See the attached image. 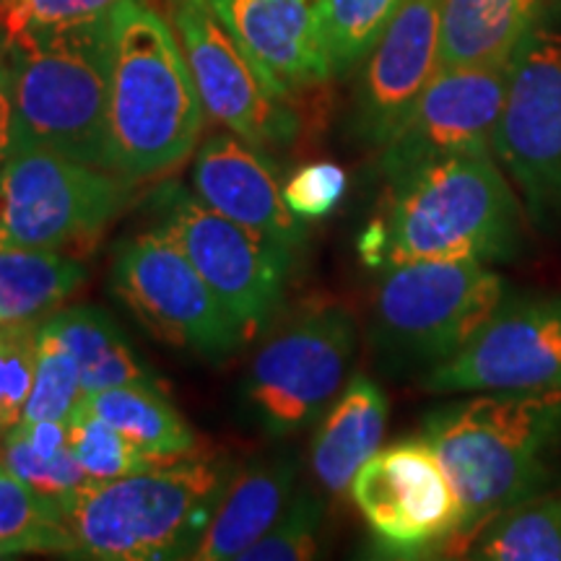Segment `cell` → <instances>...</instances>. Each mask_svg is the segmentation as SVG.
Wrapping results in <instances>:
<instances>
[{
  "label": "cell",
  "instance_id": "1",
  "mask_svg": "<svg viewBox=\"0 0 561 561\" xmlns=\"http://www.w3.org/2000/svg\"><path fill=\"white\" fill-rule=\"evenodd\" d=\"M458 494L455 543L468 546L491 517L561 491V390H491L424 416Z\"/></svg>",
  "mask_w": 561,
  "mask_h": 561
},
{
  "label": "cell",
  "instance_id": "2",
  "mask_svg": "<svg viewBox=\"0 0 561 561\" xmlns=\"http://www.w3.org/2000/svg\"><path fill=\"white\" fill-rule=\"evenodd\" d=\"M523 203L494 153H458L390 182L359 252L382 271L413 261L510 263L523 250Z\"/></svg>",
  "mask_w": 561,
  "mask_h": 561
},
{
  "label": "cell",
  "instance_id": "3",
  "mask_svg": "<svg viewBox=\"0 0 561 561\" xmlns=\"http://www.w3.org/2000/svg\"><path fill=\"white\" fill-rule=\"evenodd\" d=\"M107 30L110 172L161 178L195 151L206 107L172 26L149 0H121Z\"/></svg>",
  "mask_w": 561,
  "mask_h": 561
},
{
  "label": "cell",
  "instance_id": "4",
  "mask_svg": "<svg viewBox=\"0 0 561 561\" xmlns=\"http://www.w3.org/2000/svg\"><path fill=\"white\" fill-rule=\"evenodd\" d=\"M234 468L187 455L112 481H87L60 502L66 553L91 561L191 559Z\"/></svg>",
  "mask_w": 561,
  "mask_h": 561
},
{
  "label": "cell",
  "instance_id": "5",
  "mask_svg": "<svg viewBox=\"0 0 561 561\" xmlns=\"http://www.w3.org/2000/svg\"><path fill=\"white\" fill-rule=\"evenodd\" d=\"M107 16L3 47L13 76V149L34 146L110 172Z\"/></svg>",
  "mask_w": 561,
  "mask_h": 561
},
{
  "label": "cell",
  "instance_id": "6",
  "mask_svg": "<svg viewBox=\"0 0 561 561\" xmlns=\"http://www.w3.org/2000/svg\"><path fill=\"white\" fill-rule=\"evenodd\" d=\"M507 301V280L486 263L413 261L385 268L369 339L388 375H426L471 343Z\"/></svg>",
  "mask_w": 561,
  "mask_h": 561
},
{
  "label": "cell",
  "instance_id": "7",
  "mask_svg": "<svg viewBox=\"0 0 561 561\" xmlns=\"http://www.w3.org/2000/svg\"><path fill=\"white\" fill-rule=\"evenodd\" d=\"M525 219L561 237V11H538L515 50L494 144Z\"/></svg>",
  "mask_w": 561,
  "mask_h": 561
},
{
  "label": "cell",
  "instance_id": "8",
  "mask_svg": "<svg viewBox=\"0 0 561 561\" xmlns=\"http://www.w3.org/2000/svg\"><path fill=\"white\" fill-rule=\"evenodd\" d=\"M136 195V182L47 149H13L0 167V242L45 250L94 244Z\"/></svg>",
  "mask_w": 561,
  "mask_h": 561
},
{
  "label": "cell",
  "instance_id": "9",
  "mask_svg": "<svg viewBox=\"0 0 561 561\" xmlns=\"http://www.w3.org/2000/svg\"><path fill=\"white\" fill-rule=\"evenodd\" d=\"M151 214L153 229L185 252L240 322L244 339L261 333L284 297L294 252L208 208L178 182H164L151 193Z\"/></svg>",
  "mask_w": 561,
  "mask_h": 561
},
{
  "label": "cell",
  "instance_id": "10",
  "mask_svg": "<svg viewBox=\"0 0 561 561\" xmlns=\"http://www.w3.org/2000/svg\"><path fill=\"white\" fill-rule=\"evenodd\" d=\"M112 291L153 339L203 359H227L244 339L240 322L159 229L121 242L112 263Z\"/></svg>",
  "mask_w": 561,
  "mask_h": 561
},
{
  "label": "cell",
  "instance_id": "11",
  "mask_svg": "<svg viewBox=\"0 0 561 561\" xmlns=\"http://www.w3.org/2000/svg\"><path fill=\"white\" fill-rule=\"evenodd\" d=\"M356 339L354 314L341 305L307 310L273 335L257 351L244 388L263 430L273 437L310 430L346 385Z\"/></svg>",
  "mask_w": 561,
  "mask_h": 561
},
{
  "label": "cell",
  "instance_id": "12",
  "mask_svg": "<svg viewBox=\"0 0 561 561\" xmlns=\"http://www.w3.org/2000/svg\"><path fill=\"white\" fill-rule=\"evenodd\" d=\"M351 500L390 557L413 559L450 549L458 533V494L424 437L401 439L371 455L351 481Z\"/></svg>",
  "mask_w": 561,
  "mask_h": 561
},
{
  "label": "cell",
  "instance_id": "13",
  "mask_svg": "<svg viewBox=\"0 0 561 561\" xmlns=\"http://www.w3.org/2000/svg\"><path fill=\"white\" fill-rule=\"evenodd\" d=\"M182 53L206 115L257 149H284L299 136V117L265 81L208 0H170Z\"/></svg>",
  "mask_w": 561,
  "mask_h": 561
},
{
  "label": "cell",
  "instance_id": "14",
  "mask_svg": "<svg viewBox=\"0 0 561 561\" xmlns=\"http://www.w3.org/2000/svg\"><path fill=\"white\" fill-rule=\"evenodd\" d=\"M419 385L434 396L561 390V294L507 299L466 348Z\"/></svg>",
  "mask_w": 561,
  "mask_h": 561
},
{
  "label": "cell",
  "instance_id": "15",
  "mask_svg": "<svg viewBox=\"0 0 561 561\" xmlns=\"http://www.w3.org/2000/svg\"><path fill=\"white\" fill-rule=\"evenodd\" d=\"M512 60L437 68L401 128L380 149L382 178L396 182L430 161L491 151Z\"/></svg>",
  "mask_w": 561,
  "mask_h": 561
},
{
  "label": "cell",
  "instance_id": "16",
  "mask_svg": "<svg viewBox=\"0 0 561 561\" xmlns=\"http://www.w3.org/2000/svg\"><path fill=\"white\" fill-rule=\"evenodd\" d=\"M442 0H403L364 58L354 89L351 136L382 149L439 68Z\"/></svg>",
  "mask_w": 561,
  "mask_h": 561
},
{
  "label": "cell",
  "instance_id": "17",
  "mask_svg": "<svg viewBox=\"0 0 561 561\" xmlns=\"http://www.w3.org/2000/svg\"><path fill=\"white\" fill-rule=\"evenodd\" d=\"M191 185L198 201L227 219L291 252L305 248L307 227L286 206L276 164L240 136L208 138L195 157Z\"/></svg>",
  "mask_w": 561,
  "mask_h": 561
},
{
  "label": "cell",
  "instance_id": "18",
  "mask_svg": "<svg viewBox=\"0 0 561 561\" xmlns=\"http://www.w3.org/2000/svg\"><path fill=\"white\" fill-rule=\"evenodd\" d=\"M278 96L331 76L320 37L322 0H208Z\"/></svg>",
  "mask_w": 561,
  "mask_h": 561
},
{
  "label": "cell",
  "instance_id": "19",
  "mask_svg": "<svg viewBox=\"0 0 561 561\" xmlns=\"http://www.w3.org/2000/svg\"><path fill=\"white\" fill-rule=\"evenodd\" d=\"M294 481H297V460L291 455L257 458L240 471H231L191 559H240L252 543L261 541L286 510Z\"/></svg>",
  "mask_w": 561,
  "mask_h": 561
},
{
  "label": "cell",
  "instance_id": "20",
  "mask_svg": "<svg viewBox=\"0 0 561 561\" xmlns=\"http://www.w3.org/2000/svg\"><path fill=\"white\" fill-rule=\"evenodd\" d=\"M388 426V398L380 385L354 375L328 405L312 442V471L320 486L343 494L371 455L382 447Z\"/></svg>",
  "mask_w": 561,
  "mask_h": 561
},
{
  "label": "cell",
  "instance_id": "21",
  "mask_svg": "<svg viewBox=\"0 0 561 561\" xmlns=\"http://www.w3.org/2000/svg\"><path fill=\"white\" fill-rule=\"evenodd\" d=\"M538 11L541 0H442L439 68L512 60Z\"/></svg>",
  "mask_w": 561,
  "mask_h": 561
},
{
  "label": "cell",
  "instance_id": "22",
  "mask_svg": "<svg viewBox=\"0 0 561 561\" xmlns=\"http://www.w3.org/2000/svg\"><path fill=\"white\" fill-rule=\"evenodd\" d=\"M81 403L123 432L159 466L198 453V439L191 424L157 382H125L87 392Z\"/></svg>",
  "mask_w": 561,
  "mask_h": 561
},
{
  "label": "cell",
  "instance_id": "23",
  "mask_svg": "<svg viewBox=\"0 0 561 561\" xmlns=\"http://www.w3.org/2000/svg\"><path fill=\"white\" fill-rule=\"evenodd\" d=\"M87 280V265L62 250L0 242V322H42Z\"/></svg>",
  "mask_w": 561,
  "mask_h": 561
},
{
  "label": "cell",
  "instance_id": "24",
  "mask_svg": "<svg viewBox=\"0 0 561 561\" xmlns=\"http://www.w3.org/2000/svg\"><path fill=\"white\" fill-rule=\"evenodd\" d=\"M70 351L81 371L83 396L125 382H157V375L138 359L136 351L100 307H68L42 320Z\"/></svg>",
  "mask_w": 561,
  "mask_h": 561
},
{
  "label": "cell",
  "instance_id": "25",
  "mask_svg": "<svg viewBox=\"0 0 561 561\" xmlns=\"http://www.w3.org/2000/svg\"><path fill=\"white\" fill-rule=\"evenodd\" d=\"M466 549L479 561H561V494L491 517Z\"/></svg>",
  "mask_w": 561,
  "mask_h": 561
},
{
  "label": "cell",
  "instance_id": "26",
  "mask_svg": "<svg viewBox=\"0 0 561 561\" xmlns=\"http://www.w3.org/2000/svg\"><path fill=\"white\" fill-rule=\"evenodd\" d=\"M66 546L60 502L39 494L0 462V549L19 557L30 551L66 553Z\"/></svg>",
  "mask_w": 561,
  "mask_h": 561
},
{
  "label": "cell",
  "instance_id": "27",
  "mask_svg": "<svg viewBox=\"0 0 561 561\" xmlns=\"http://www.w3.org/2000/svg\"><path fill=\"white\" fill-rule=\"evenodd\" d=\"M403 0H322L320 37L331 76L354 70L377 45Z\"/></svg>",
  "mask_w": 561,
  "mask_h": 561
},
{
  "label": "cell",
  "instance_id": "28",
  "mask_svg": "<svg viewBox=\"0 0 561 561\" xmlns=\"http://www.w3.org/2000/svg\"><path fill=\"white\" fill-rule=\"evenodd\" d=\"M68 447L89 481H112L157 466L115 426L79 403L68 419Z\"/></svg>",
  "mask_w": 561,
  "mask_h": 561
},
{
  "label": "cell",
  "instance_id": "29",
  "mask_svg": "<svg viewBox=\"0 0 561 561\" xmlns=\"http://www.w3.org/2000/svg\"><path fill=\"white\" fill-rule=\"evenodd\" d=\"M121 0H0V47H21L100 21Z\"/></svg>",
  "mask_w": 561,
  "mask_h": 561
},
{
  "label": "cell",
  "instance_id": "30",
  "mask_svg": "<svg viewBox=\"0 0 561 561\" xmlns=\"http://www.w3.org/2000/svg\"><path fill=\"white\" fill-rule=\"evenodd\" d=\"M81 398L83 385L79 364L62 346L58 335L42 322L37 371H34V385L21 421H62L68 424L70 413L79 409Z\"/></svg>",
  "mask_w": 561,
  "mask_h": 561
},
{
  "label": "cell",
  "instance_id": "31",
  "mask_svg": "<svg viewBox=\"0 0 561 561\" xmlns=\"http://www.w3.org/2000/svg\"><path fill=\"white\" fill-rule=\"evenodd\" d=\"M42 322H0V434L24 419L34 385Z\"/></svg>",
  "mask_w": 561,
  "mask_h": 561
},
{
  "label": "cell",
  "instance_id": "32",
  "mask_svg": "<svg viewBox=\"0 0 561 561\" xmlns=\"http://www.w3.org/2000/svg\"><path fill=\"white\" fill-rule=\"evenodd\" d=\"M325 507L314 494L291 496L286 510L273 523L261 541L242 553V561H301L314 559L320 551V528Z\"/></svg>",
  "mask_w": 561,
  "mask_h": 561
},
{
  "label": "cell",
  "instance_id": "33",
  "mask_svg": "<svg viewBox=\"0 0 561 561\" xmlns=\"http://www.w3.org/2000/svg\"><path fill=\"white\" fill-rule=\"evenodd\" d=\"M0 462L13 476H19L21 481L37 489L39 494L53 496L58 502L89 481L79 462H76L73 453H70V447L60 455H39L37 450H32L30 442L21 437L16 426L0 434Z\"/></svg>",
  "mask_w": 561,
  "mask_h": 561
},
{
  "label": "cell",
  "instance_id": "34",
  "mask_svg": "<svg viewBox=\"0 0 561 561\" xmlns=\"http://www.w3.org/2000/svg\"><path fill=\"white\" fill-rule=\"evenodd\" d=\"M348 191V174L333 161H314L297 170L284 185V201L305 221L325 219Z\"/></svg>",
  "mask_w": 561,
  "mask_h": 561
},
{
  "label": "cell",
  "instance_id": "35",
  "mask_svg": "<svg viewBox=\"0 0 561 561\" xmlns=\"http://www.w3.org/2000/svg\"><path fill=\"white\" fill-rule=\"evenodd\" d=\"M13 153V76L9 55L0 47V167Z\"/></svg>",
  "mask_w": 561,
  "mask_h": 561
},
{
  "label": "cell",
  "instance_id": "36",
  "mask_svg": "<svg viewBox=\"0 0 561 561\" xmlns=\"http://www.w3.org/2000/svg\"><path fill=\"white\" fill-rule=\"evenodd\" d=\"M0 559H11V553L5 549H0Z\"/></svg>",
  "mask_w": 561,
  "mask_h": 561
}]
</instances>
